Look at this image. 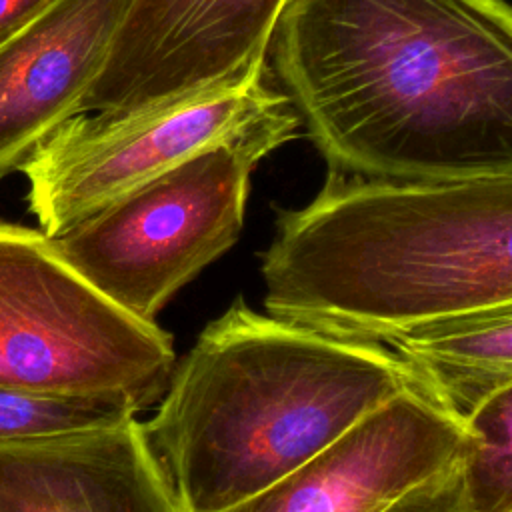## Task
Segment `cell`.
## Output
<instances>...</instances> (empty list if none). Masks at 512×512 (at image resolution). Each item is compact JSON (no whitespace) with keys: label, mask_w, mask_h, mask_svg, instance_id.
<instances>
[{"label":"cell","mask_w":512,"mask_h":512,"mask_svg":"<svg viewBox=\"0 0 512 512\" xmlns=\"http://www.w3.org/2000/svg\"><path fill=\"white\" fill-rule=\"evenodd\" d=\"M288 0H132L82 100L84 112L128 110L264 76Z\"/></svg>","instance_id":"7"},{"label":"cell","mask_w":512,"mask_h":512,"mask_svg":"<svg viewBox=\"0 0 512 512\" xmlns=\"http://www.w3.org/2000/svg\"><path fill=\"white\" fill-rule=\"evenodd\" d=\"M438 406L466 420L512 384V302L436 320L386 342Z\"/></svg>","instance_id":"11"},{"label":"cell","mask_w":512,"mask_h":512,"mask_svg":"<svg viewBox=\"0 0 512 512\" xmlns=\"http://www.w3.org/2000/svg\"><path fill=\"white\" fill-rule=\"evenodd\" d=\"M472 432L408 390L254 496L220 512H380L468 452Z\"/></svg>","instance_id":"8"},{"label":"cell","mask_w":512,"mask_h":512,"mask_svg":"<svg viewBox=\"0 0 512 512\" xmlns=\"http://www.w3.org/2000/svg\"><path fill=\"white\" fill-rule=\"evenodd\" d=\"M290 106L284 92L258 78L162 104L78 114L22 164L28 210L46 236H58L118 196Z\"/></svg>","instance_id":"6"},{"label":"cell","mask_w":512,"mask_h":512,"mask_svg":"<svg viewBox=\"0 0 512 512\" xmlns=\"http://www.w3.org/2000/svg\"><path fill=\"white\" fill-rule=\"evenodd\" d=\"M408 390L422 388L390 346L336 338L238 298L174 366L144 426L184 510L220 512Z\"/></svg>","instance_id":"3"},{"label":"cell","mask_w":512,"mask_h":512,"mask_svg":"<svg viewBox=\"0 0 512 512\" xmlns=\"http://www.w3.org/2000/svg\"><path fill=\"white\" fill-rule=\"evenodd\" d=\"M264 308L336 338L382 342L512 302V172L388 182L330 172L278 216Z\"/></svg>","instance_id":"2"},{"label":"cell","mask_w":512,"mask_h":512,"mask_svg":"<svg viewBox=\"0 0 512 512\" xmlns=\"http://www.w3.org/2000/svg\"><path fill=\"white\" fill-rule=\"evenodd\" d=\"M0 512H186L134 416L0 444Z\"/></svg>","instance_id":"9"},{"label":"cell","mask_w":512,"mask_h":512,"mask_svg":"<svg viewBox=\"0 0 512 512\" xmlns=\"http://www.w3.org/2000/svg\"><path fill=\"white\" fill-rule=\"evenodd\" d=\"M54 0H0V42L32 22Z\"/></svg>","instance_id":"15"},{"label":"cell","mask_w":512,"mask_h":512,"mask_svg":"<svg viewBox=\"0 0 512 512\" xmlns=\"http://www.w3.org/2000/svg\"><path fill=\"white\" fill-rule=\"evenodd\" d=\"M270 48L330 172L388 182L512 172L506 0H288Z\"/></svg>","instance_id":"1"},{"label":"cell","mask_w":512,"mask_h":512,"mask_svg":"<svg viewBox=\"0 0 512 512\" xmlns=\"http://www.w3.org/2000/svg\"><path fill=\"white\" fill-rule=\"evenodd\" d=\"M458 462L412 486L380 512H466Z\"/></svg>","instance_id":"14"},{"label":"cell","mask_w":512,"mask_h":512,"mask_svg":"<svg viewBox=\"0 0 512 512\" xmlns=\"http://www.w3.org/2000/svg\"><path fill=\"white\" fill-rule=\"evenodd\" d=\"M176 366L172 336L74 272L42 230L0 220V386L114 396L144 410Z\"/></svg>","instance_id":"5"},{"label":"cell","mask_w":512,"mask_h":512,"mask_svg":"<svg viewBox=\"0 0 512 512\" xmlns=\"http://www.w3.org/2000/svg\"><path fill=\"white\" fill-rule=\"evenodd\" d=\"M298 128L290 106L50 236L52 246L112 304L154 320L184 284L238 240L254 166Z\"/></svg>","instance_id":"4"},{"label":"cell","mask_w":512,"mask_h":512,"mask_svg":"<svg viewBox=\"0 0 512 512\" xmlns=\"http://www.w3.org/2000/svg\"><path fill=\"white\" fill-rule=\"evenodd\" d=\"M140 412L114 396L46 394L0 386V444L118 424Z\"/></svg>","instance_id":"13"},{"label":"cell","mask_w":512,"mask_h":512,"mask_svg":"<svg viewBox=\"0 0 512 512\" xmlns=\"http://www.w3.org/2000/svg\"><path fill=\"white\" fill-rule=\"evenodd\" d=\"M472 444L458 462L466 512H512V384L464 420Z\"/></svg>","instance_id":"12"},{"label":"cell","mask_w":512,"mask_h":512,"mask_svg":"<svg viewBox=\"0 0 512 512\" xmlns=\"http://www.w3.org/2000/svg\"><path fill=\"white\" fill-rule=\"evenodd\" d=\"M130 2L54 0L0 42V178L82 114Z\"/></svg>","instance_id":"10"}]
</instances>
